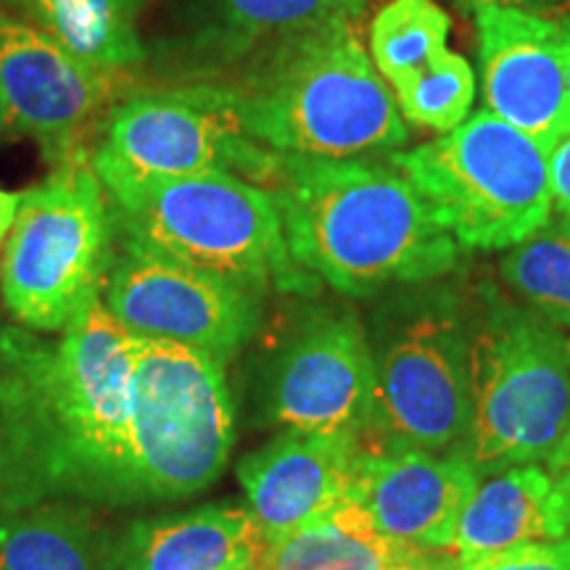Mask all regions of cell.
Listing matches in <instances>:
<instances>
[{"mask_svg":"<svg viewBox=\"0 0 570 570\" xmlns=\"http://www.w3.org/2000/svg\"><path fill=\"white\" fill-rule=\"evenodd\" d=\"M373 420L362 439L377 449L468 452L470 323L444 285H412L375 309Z\"/></svg>","mask_w":570,"mask_h":570,"instance_id":"obj_5","label":"cell"},{"mask_svg":"<svg viewBox=\"0 0 570 570\" xmlns=\"http://www.w3.org/2000/svg\"><path fill=\"white\" fill-rule=\"evenodd\" d=\"M6 130H9V117H6V106H3V98H0V138H3Z\"/></svg>","mask_w":570,"mask_h":570,"instance_id":"obj_32","label":"cell"},{"mask_svg":"<svg viewBox=\"0 0 570 570\" xmlns=\"http://www.w3.org/2000/svg\"><path fill=\"white\" fill-rule=\"evenodd\" d=\"M92 156L132 175L227 173L265 190L281 173V154L248 135L235 90L219 82L125 98L106 117Z\"/></svg>","mask_w":570,"mask_h":570,"instance_id":"obj_9","label":"cell"},{"mask_svg":"<svg viewBox=\"0 0 570 570\" xmlns=\"http://www.w3.org/2000/svg\"><path fill=\"white\" fill-rule=\"evenodd\" d=\"M568 352H570V338H568Z\"/></svg>","mask_w":570,"mask_h":570,"instance_id":"obj_34","label":"cell"},{"mask_svg":"<svg viewBox=\"0 0 570 570\" xmlns=\"http://www.w3.org/2000/svg\"><path fill=\"white\" fill-rule=\"evenodd\" d=\"M327 3H331L336 11L344 13V17L356 19V17H362V11H365V6L370 3V0H327Z\"/></svg>","mask_w":570,"mask_h":570,"instance_id":"obj_30","label":"cell"},{"mask_svg":"<svg viewBox=\"0 0 570 570\" xmlns=\"http://www.w3.org/2000/svg\"><path fill=\"white\" fill-rule=\"evenodd\" d=\"M449 30L436 0H389L370 24V59L402 117L441 135L465 122L475 101L473 67L449 48Z\"/></svg>","mask_w":570,"mask_h":570,"instance_id":"obj_15","label":"cell"},{"mask_svg":"<svg viewBox=\"0 0 570 570\" xmlns=\"http://www.w3.org/2000/svg\"><path fill=\"white\" fill-rule=\"evenodd\" d=\"M375 404V356L360 320L315 309L277 348L262 410L283 431H352L365 439Z\"/></svg>","mask_w":570,"mask_h":570,"instance_id":"obj_11","label":"cell"},{"mask_svg":"<svg viewBox=\"0 0 570 570\" xmlns=\"http://www.w3.org/2000/svg\"><path fill=\"white\" fill-rule=\"evenodd\" d=\"M391 570H454V558L449 552H423Z\"/></svg>","mask_w":570,"mask_h":570,"instance_id":"obj_26","label":"cell"},{"mask_svg":"<svg viewBox=\"0 0 570 570\" xmlns=\"http://www.w3.org/2000/svg\"><path fill=\"white\" fill-rule=\"evenodd\" d=\"M360 452L352 431H283L246 454L235 475L265 547L336 512Z\"/></svg>","mask_w":570,"mask_h":570,"instance_id":"obj_16","label":"cell"},{"mask_svg":"<svg viewBox=\"0 0 570 570\" xmlns=\"http://www.w3.org/2000/svg\"><path fill=\"white\" fill-rule=\"evenodd\" d=\"M225 362L142 338L92 298L61 331L0 327V510H130L202 494L225 473Z\"/></svg>","mask_w":570,"mask_h":570,"instance_id":"obj_1","label":"cell"},{"mask_svg":"<svg viewBox=\"0 0 570 570\" xmlns=\"http://www.w3.org/2000/svg\"><path fill=\"white\" fill-rule=\"evenodd\" d=\"M327 0H217L212 48L225 59L252 56L269 42L338 17Z\"/></svg>","mask_w":570,"mask_h":570,"instance_id":"obj_23","label":"cell"},{"mask_svg":"<svg viewBox=\"0 0 570 570\" xmlns=\"http://www.w3.org/2000/svg\"><path fill=\"white\" fill-rule=\"evenodd\" d=\"M269 194L291 256L344 296L433 283L460 265L458 240L389 156L281 154Z\"/></svg>","mask_w":570,"mask_h":570,"instance_id":"obj_2","label":"cell"},{"mask_svg":"<svg viewBox=\"0 0 570 570\" xmlns=\"http://www.w3.org/2000/svg\"><path fill=\"white\" fill-rule=\"evenodd\" d=\"M544 465L554 470V473H566V470H570V425H568L566 436L560 439V444L554 446V452L547 458Z\"/></svg>","mask_w":570,"mask_h":570,"instance_id":"obj_29","label":"cell"},{"mask_svg":"<svg viewBox=\"0 0 570 570\" xmlns=\"http://www.w3.org/2000/svg\"><path fill=\"white\" fill-rule=\"evenodd\" d=\"M117 230L265 296L315 294L320 281L291 256L275 198L227 173L132 175L96 159Z\"/></svg>","mask_w":570,"mask_h":570,"instance_id":"obj_4","label":"cell"},{"mask_svg":"<svg viewBox=\"0 0 570 570\" xmlns=\"http://www.w3.org/2000/svg\"><path fill=\"white\" fill-rule=\"evenodd\" d=\"M454 570H570V537L533 541L475 560H454Z\"/></svg>","mask_w":570,"mask_h":570,"instance_id":"obj_24","label":"cell"},{"mask_svg":"<svg viewBox=\"0 0 570 570\" xmlns=\"http://www.w3.org/2000/svg\"><path fill=\"white\" fill-rule=\"evenodd\" d=\"M119 529L80 502L0 510V570H117Z\"/></svg>","mask_w":570,"mask_h":570,"instance_id":"obj_19","label":"cell"},{"mask_svg":"<svg viewBox=\"0 0 570 570\" xmlns=\"http://www.w3.org/2000/svg\"><path fill=\"white\" fill-rule=\"evenodd\" d=\"M265 552L259 525L238 504L159 512L119 529L117 570H235Z\"/></svg>","mask_w":570,"mask_h":570,"instance_id":"obj_18","label":"cell"},{"mask_svg":"<svg viewBox=\"0 0 570 570\" xmlns=\"http://www.w3.org/2000/svg\"><path fill=\"white\" fill-rule=\"evenodd\" d=\"M552 212L570 219V135L550 154Z\"/></svg>","mask_w":570,"mask_h":570,"instance_id":"obj_25","label":"cell"},{"mask_svg":"<svg viewBox=\"0 0 570 570\" xmlns=\"http://www.w3.org/2000/svg\"><path fill=\"white\" fill-rule=\"evenodd\" d=\"M386 156L468 252H508L552 219L550 154L487 109Z\"/></svg>","mask_w":570,"mask_h":570,"instance_id":"obj_7","label":"cell"},{"mask_svg":"<svg viewBox=\"0 0 570 570\" xmlns=\"http://www.w3.org/2000/svg\"><path fill=\"white\" fill-rule=\"evenodd\" d=\"M13 17L48 35L71 56L122 77L146 63L140 0H3Z\"/></svg>","mask_w":570,"mask_h":570,"instance_id":"obj_20","label":"cell"},{"mask_svg":"<svg viewBox=\"0 0 570 570\" xmlns=\"http://www.w3.org/2000/svg\"><path fill=\"white\" fill-rule=\"evenodd\" d=\"M499 275L533 312L570 327V219H550L499 259Z\"/></svg>","mask_w":570,"mask_h":570,"instance_id":"obj_22","label":"cell"},{"mask_svg":"<svg viewBox=\"0 0 570 570\" xmlns=\"http://www.w3.org/2000/svg\"><path fill=\"white\" fill-rule=\"evenodd\" d=\"M423 554L377 533L348 504L273 541L259 558V570H391Z\"/></svg>","mask_w":570,"mask_h":570,"instance_id":"obj_21","label":"cell"},{"mask_svg":"<svg viewBox=\"0 0 570 570\" xmlns=\"http://www.w3.org/2000/svg\"><path fill=\"white\" fill-rule=\"evenodd\" d=\"M235 570H259V562H256V566H246V568H235Z\"/></svg>","mask_w":570,"mask_h":570,"instance_id":"obj_33","label":"cell"},{"mask_svg":"<svg viewBox=\"0 0 570 570\" xmlns=\"http://www.w3.org/2000/svg\"><path fill=\"white\" fill-rule=\"evenodd\" d=\"M468 454L481 475L544 465L570 425V352L558 325L494 288L470 327Z\"/></svg>","mask_w":570,"mask_h":570,"instance_id":"obj_6","label":"cell"},{"mask_svg":"<svg viewBox=\"0 0 570 570\" xmlns=\"http://www.w3.org/2000/svg\"><path fill=\"white\" fill-rule=\"evenodd\" d=\"M19 202H21V194H11V190L0 188V246H3V240L9 238L13 219H17V212H19Z\"/></svg>","mask_w":570,"mask_h":570,"instance_id":"obj_28","label":"cell"},{"mask_svg":"<svg viewBox=\"0 0 570 570\" xmlns=\"http://www.w3.org/2000/svg\"><path fill=\"white\" fill-rule=\"evenodd\" d=\"M487 111L552 154L570 135L566 40L570 21L510 6H473Z\"/></svg>","mask_w":570,"mask_h":570,"instance_id":"obj_13","label":"cell"},{"mask_svg":"<svg viewBox=\"0 0 570 570\" xmlns=\"http://www.w3.org/2000/svg\"><path fill=\"white\" fill-rule=\"evenodd\" d=\"M117 219L90 154L63 161L21 194L0 259L6 309L38 333H61L104 296L117 254Z\"/></svg>","mask_w":570,"mask_h":570,"instance_id":"obj_8","label":"cell"},{"mask_svg":"<svg viewBox=\"0 0 570 570\" xmlns=\"http://www.w3.org/2000/svg\"><path fill=\"white\" fill-rule=\"evenodd\" d=\"M104 302L138 336L202 348L223 362L262 327V294L122 233Z\"/></svg>","mask_w":570,"mask_h":570,"instance_id":"obj_10","label":"cell"},{"mask_svg":"<svg viewBox=\"0 0 570 570\" xmlns=\"http://www.w3.org/2000/svg\"><path fill=\"white\" fill-rule=\"evenodd\" d=\"M481 473L465 449L365 446L356 454L346 502L383 537L423 552H449Z\"/></svg>","mask_w":570,"mask_h":570,"instance_id":"obj_14","label":"cell"},{"mask_svg":"<svg viewBox=\"0 0 570 570\" xmlns=\"http://www.w3.org/2000/svg\"><path fill=\"white\" fill-rule=\"evenodd\" d=\"M570 537V470L520 465L481 481L462 510L449 554L475 560L533 541Z\"/></svg>","mask_w":570,"mask_h":570,"instance_id":"obj_17","label":"cell"},{"mask_svg":"<svg viewBox=\"0 0 570 570\" xmlns=\"http://www.w3.org/2000/svg\"><path fill=\"white\" fill-rule=\"evenodd\" d=\"M117 80L0 11V98L9 130L38 142L51 167L90 154L85 140L109 117Z\"/></svg>","mask_w":570,"mask_h":570,"instance_id":"obj_12","label":"cell"},{"mask_svg":"<svg viewBox=\"0 0 570 570\" xmlns=\"http://www.w3.org/2000/svg\"><path fill=\"white\" fill-rule=\"evenodd\" d=\"M230 88L248 135L277 154L352 159L410 142L394 92L344 13L259 48Z\"/></svg>","mask_w":570,"mask_h":570,"instance_id":"obj_3","label":"cell"},{"mask_svg":"<svg viewBox=\"0 0 570 570\" xmlns=\"http://www.w3.org/2000/svg\"><path fill=\"white\" fill-rule=\"evenodd\" d=\"M460 3L470 6V9H473V6H510V9L541 13V11L554 9V6H560L562 0H460Z\"/></svg>","mask_w":570,"mask_h":570,"instance_id":"obj_27","label":"cell"},{"mask_svg":"<svg viewBox=\"0 0 570 570\" xmlns=\"http://www.w3.org/2000/svg\"><path fill=\"white\" fill-rule=\"evenodd\" d=\"M566 82H568V101H570V27H568V40H566Z\"/></svg>","mask_w":570,"mask_h":570,"instance_id":"obj_31","label":"cell"}]
</instances>
